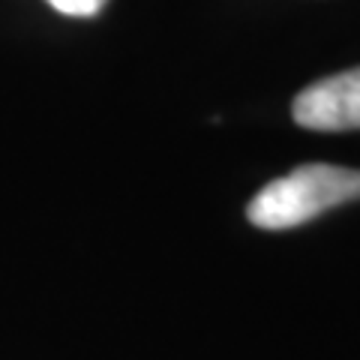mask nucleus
<instances>
[{
	"mask_svg": "<svg viewBox=\"0 0 360 360\" xmlns=\"http://www.w3.org/2000/svg\"><path fill=\"white\" fill-rule=\"evenodd\" d=\"M291 117L303 129L315 132L360 129V66L300 90L291 105Z\"/></svg>",
	"mask_w": 360,
	"mask_h": 360,
	"instance_id": "f03ea898",
	"label": "nucleus"
},
{
	"mask_svg": "<svg viewBox=\"0 0 360 360\" xmlns=\"http://www.w3.org/2000/svg\"><path fill=\"white\" fill-rule=\"evenodd\" d=\"M49 6H54L60 15H78V18H90L105 6V0H49Z\"/></svg>",
	"mask_w": 360,
	"mask_h": 360,
	"instance_id": "7ed1b4c3",
	"label": "nucleus"
},
{
	"mask_svg": "<svg viewBox=\"0 0 360 360\" xmlns=\"http://www.w3.org/2000/svg\"><path fill=\"white\" fill-rule=\"evenodd\" d=\"M360 198V172L342 165H300L291 174L270 180L258 193L246 217L252 225L267 231L297 229L321 213Z\"/></svg>",
	"mask_w": 360,
	"mask_h": 360,
	"instance_id": "f257e3e1",
	"label": "nucleus"
}]
</instances>
